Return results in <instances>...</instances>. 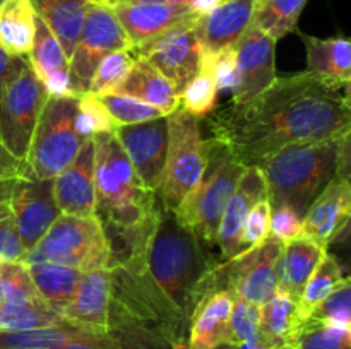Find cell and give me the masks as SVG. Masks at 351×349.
<instances>
[{
	"instance_id": "52a82bcc",
	"label": "cell",
	"mask_w": 351,
	"mask_h": 349,
	"mask_svg": "<svg viewBox=\"0 0 351 349\" xmlns=\"http://www.w3.org/2000/svg\"><path fill=\"white\" fill-rule=\"evenodd\" d=\"M21 262L26 266L50 262L82 272L108 267V245L101 222L96 216L60 214Z\"/></svg>"
},
{
	"instance_id": "6da1fadb",
	"label": "cell",
	"mask_w": 351,
	"mask_h": 349,
	"mask_svg": "<svg viewBox=\"0 0 351 349\" xmlns=\"http://www.w3.org/2000/svg\"><path fill=\"white\" fill-rule=\"evenodd\" d=\"M209 127L240 164L259 166L283 147L348 133L350 98L311 72H298L276 77L243 105L230 103L209 116Z\"/></svg>"
},
{
	"instance_id": "7402d4cb",
	"label": "cell",
	"mask_w": 351,
	"mask_h": 349,
	"mask_svg": "<svg viewBox=\"0 0 351 349\" xmlns=\"http://www.w3.org/2000/svg\"><path fill=\"white\" fill-rule=\"evenodd\" d=\"M110 287L112 279L108 267L82 272L74 298L62 310V320L91 331L108 332Z\"/></svg>"
},
{
	"instance_id": "3957f363",
	"label": "cell",
	"mask_w": 351,
	"mask_h": 349,
	"mask_svg": "<svg viewBox=\"0 0 351 349\" xmlns=\"http://www.w3.org/2000/svg\"><path fill=\"white\" fill-rule=\"evenodd\" d=\"M348 161L350 132L280 149L259 164L271 209L288 207L304 218L336 174L350 178Z\"/></svg>"
},
{
	"instance_id": "836d02e7",
	"label": "cell",
	"mask_w": 351,
	"mask_h": 349,
	"mask_svg": "<svg viewBox=\"0 0 351 349\" xmlns=\"http://www.w3.org/2000/svg\"><path fill=\"white\" fill-rule=\"evenodd\" d=\"M343 277H345V269L339 263V260L335 255L326 253L312 272L311 279L305 284L300 300L297 301L302 317L305 320L311 315V311L338 286Z\"/></svg>"
},
{
	"instance_id": "1f68e13d",
	"label": "cell",
	"mask_w": 351,
	"mask_h": 349,
	"mask_svg": "<svg viewBox=\"0 0 351 349\" xmlns=\"http://www.w3.org/2000/svg\"><path fill=\"white\" fill-rule=\"evenodd\" d=\"M219 92V70L218 57L204 55L202 64L195 77L189 82L187 88L180 94V108L191 115L201 116L209 115L215 109L216 98Z\"/></svg>"
},
{
	"instance_id": "d6a6232c",
	"label": "cell",
	"mask_w": 351,
	"mask_h": 349,
	"mask_svg": "<svg viewBox=\"0 0 351 349\" xmlns=\"http://www.w3.org/2000/svg\"><path fill=\"white\" fill-rule=\"evenodd\" d=\"M307 0H257L252 24L278 40L297 31L298 19Z\"/></svg>"
},
{
	"instance_id": "f6af8a7d",
	"label": "cell",
	"mask_w": 351,
	"mask_h": 349,
	"mask_svg": "<svg viewBox=\"0 0 351 349\" xmlns=\"http://www.w3.org/2000/svg\"><path fill=\"white\" fill-rule=\"evenodd\" d=\"M24 257V248L21 245L19 233L16 229L12 212L0 219V263L21 262Z\"/></svg>"
},
{
	"instance_id": "cb8c5ba5",
	"label": "cell",
	"mask_w": 351,
	"mask_h": 349,
	"mask_svg": "<svg viewBox=\"0 0 351 349\" xmlns=\"http://www.w3.org/2000/svg\"><path fill=\"white\" fill-rule=\"evenodd\" d=\"M307 50V72L336 89L348 88L351 79V43L346 38H321L298 33Z\"/></svg>"
},
{
	"instance_id": "484cf974",
	"label": "cell",
	"mask_w": 351,
	"mask_h": 349,
	"mask_svg": "<svg viewBox=\"0 0 351 349\" xmlns=\"http://www.w3.org/2000/svg\"><path fill=\"white\" fill-rule=\"evenodd\" d=\"M112 92L147 103V105L161 109L165 115H170L180 106V96L170 84V81L153 65L147 64L144 58L136 57L134 64L127 70L125 77Z\"/></svg>"
},
{
	"instance_id": "7bdbcfd3",
	"label": "cell",
	"mask_w": 351,
	"mask_h": 349,
	"mask_svg": "<svg viewBox=\"0 0 351 349\" xmlns=\"http://www.w3.org/2000/svg\"><path fill=\"white\" fill-rule=\"evenodd\" d=\"M271 235V205L267 198H263L250 209L249 216L242 226V252L252 246L261 245Z\"/></svg>"
},
{
	"instance_id": "f5cc1de1",
	"label": "cell",
	"mask_w": 351,
	"mask_h": 349,
	"mask_svg": "<svg viewBox=\"0 0 351 349\" xmlns=\"http://www.w3.org/2000/svg\"><path fill=\"white\" fill-rule=\"evenodd\" d=\"M221 2H226V0H213V3H215V5L216 3H221Z\"/></svg>"
},
{
	"instance_id": "681fc988",
	"label": "cell",
	"mask_w": 351,
	"mask_h": 349,
	"mask_svg": "<svg viewBox=\"0 0 351 349\" xmlns=\"http://www.w3.org/2000/svg\"><path fill=\"white\" fill-rule=\"evenodd\" d=\"M16 178H3L0 180V219L10 214V197H12V188L16 183Z\"/></svg>"
},
{
	"instance_id": "bcb514c9",
	"label": "cell",
	"mask_w": 351,
	"mask_h": 349,
	"mask_svg": "<svg viewBox=\"0 0 351 349\" xmlns=\"http://www.w3.org/2000/svg\"><path fill=\"white\" fill-rule=\"evenodd\" d=\"M26 64L27 57H16V55H10L0 47V88H2L3 84H7L12 77H16V75L23 70V67Z\"/></svg>"
},
{
	"instance_id": "4dcf8cb0",
	"label": "cell",
	"mask_w": 351,
	"mask_h": 349,
	"mask_svg": "<svg viewBox=\"0 0 351 349\" xmlns=\"http://www.w3.org/2000/svg\"><path fill=\"white\" fill-rule=\"evenodd\" d=\"M34 14L29 0L0 2V47L16 57H27L34 38Z\"/></svg>"
},
{
	"instance_id": "d6986e66",
	"label": "cell",
	"mask_w": 351,
	"mask_h": 349,
	"mask_svg": "<svg viewBox=\"0 0 351 349\" xmlns=\"http://www.w3.org/2000/svg\"><path fill=\"white\" fill-rule=\"evenodd\" d=\"M53 195L62 214L95 216V144L88 139L67 168L53 178Z\"/></svg>"
},
{
	"instance_id": "f907efd6",
	"label": "cell",
	"mask_w": 351,
	"mask_h": 349,
	"mask_svg": "<svg viewBox=\"0 0 351 349\" xmlns=\"http://www.w3.org/2000/svg\"><path fill=\"white\" fill-rule=\"evenodd\" d=\"M146 2H160V3H171V5H194L197 9H201L202 12H206L208 9H211L215 3L213 0H146Z\"/></svg>"
},
{
	"instance_id": "277c9868",
	"label": "cell",
	"mask_w": 351,
	"mask_h": 349,
	"mask_svg": "<svg viewBox=\"0 0 351 349\" xmlns=\"http://www.w3.org/2000/svg\"><path fill=\"white\" fill-rule=\"evenodd\" d=\"M95 144V216L101 226H132L151 218L158 197L130 164L113 132L93 135Z\"/></svg>"
},
{
	"instance_id": "60d3db41",
	"label": "cell",
	"mask_w": 351,
	"mask_h": 349,
	"mask_svg": "<svg viewBox=\"0 0 351 349\" xmlns=\"http://www.w3.org/2000/svg\"><path fill=\"white\" fill-rule=\"evenodd\" d=\"M259 315V307L235 298L230 317V342L237 346L261 344Z\"/></svg>"
},
{
	"instance_id": "f546056e",
	"label": "cell",
	"mask_w": 351,
	"mask_h": 349,
	"mask_svg": "<svg viewBox=\"0 0 351 349\" xmlns=\"http://www.w3.org/2000/svg\"><path fill=\"white\" fill-rule=\"evenodd\" d=\"M27 270L41 300L60 315L74 298L82 270L50 262L27 263Z\"/></svg>"
},
{
	"instance_id": "7c38bea8",
	"label": "cell",
	"mask_w": 351,
	"mask_h": 349,
	"mask_svg": "<svg viewBox=\"0 0 351 349\" xmlns=\"http://www.w3.org/2000/svg\"><path fill=\"white\" fill-rule=\"evenodd\" d=\"M276 41L250 24L233 47L232 105H243L276 81Z\"/></svg>"
},
{
	"instance_id": "816d5d0a",
	"label": "cell",
	"mask_w": 351,
	"mask_h": 349,
	"mask_svg": "<svg viewBox=\"0 0 351 349\" xmlns=\"http://www.w3.org/2000/svg\"><path fill=\"white\" fill-rule=\"evenodd\" d=\"M211 349H239V346L233 344V342H221V344L215 346V348Z\"/></svg>"
},
{
	"instance_id": "83f0119b",
	"label": "cell",
	"mask_w": 351,
	"mask_h": 349,
	"mask_svg": "<svg viewBox=\"0 0 351 349\" xmlns=\"http://www.w3.org/2000/svg\"><path fill=\"white\" fill-rule=\"evenodd\" d=\"M34 14L47 24L71 60L89 0H29Z\"/></svg>"
},
{
	"instance_id": "d590c367",
	"label": "cell",
	"mask_w": 351,
	"mask_h": 349,
	"mask_svg": "<svg viewBox=\"0 0 351 349\" xmlns=\"http://www.w3.org/2000/svg\"><path fill=\"white\" fill-rule=\"evenodd\" d=\"M281 349H351V328L305 320Z\"/></svg>"
},
{
	"instance_id": "d4e9b609",
	"label": "cell",
	"mask_w": 351,
	"mask_h": 349,
	"mask_svg": "<svg viewBox=\"0 0 351 349\" xmlns=\"http://www.w3.org/2000/svg\"><path fill=\"white\" fill-rule=\"evenodd\" d=\"M324 255V246L305 235L285 242L278 259V291L295 301L300 300L305 284Z\"/></svg>"
},
{
	"instance_id": "7a4b0ae2",
	"label": "cell",
	"mask_w": 351,
	"mask_h": 349,
	"mask_svg": "<svg viewBox=\"0 0 351 349\" xmlns=\"http://www.w3.org/2000/svg\"><path fill=\"white\" fill-rule=\"evenodd\" d=\"M201 236L158 202V219L146 257V270L167 300L191 317L218 263L209 259Z\"/></svg>"
},
{
	"instance_id": "e575fe53",
	"label": "cell",
	"mask_w": 351,
	"mask_h": 349,
	"mask_svg": "<svg viewBox=\"0 0 351 349\" xmlns=\"http://www.w3.org/2000/svg\"><path fill=\"white\" fill-rule=\"evenodd\" d=\"M62 317L45 301L26 305L0 303V331H27L62 324Z\"/></svg>"
},
{
	"instance_id": "db71d44e",
	"label": "cell",
	"mask_w": 351,
	"mask_h": 349,
	"mask_svg": "<svg viewBox=\"0 0 351 349\" xmlns=\"http://www.w3.org/2000/svg\"><path fill=\"white\" fill-rule=\"evenodd\" d=\"M0 2H2V0H0Z\"/></svg>"
},
{
	"instance_id": "ba28073f",
	"label": "cell",
	"mask_w": 351,
	"mask_h": 349,
	"mask_svg": "<svg viewBox=\"0 0 351 349\" xmlns=\"http://www.w3.org/2000/svg\"><path fill=\"white\" fill-rule=\"evenodd\" d=\"M167 118L168 151L156 197L163 207L177 211L204 171L206 140L201 135L197 116L180 106Z\"/></svg>"
},
{
	"instance_id": "603a6c76",
	"label": "cell",
	"mask_w": 351,
	"mask_h": 349,
	"mask_svg": "<svg viewBox=\"0 0 351 349\" xmlns=\"http://www.w3.org/2000/svg\"><path fill=\"white\" fill-rule=\"evenodd\" d=\"M27 62L50 94H71L69 58L53 33L38 16L34 19L33 47L27 53Z\"/></svg>"
},
{
	"instance_id": "9c48e42d",
	"label": "cell",
	"mask_w": 351,
	"mask_h": 349,
	"mask_svg": "<svg viewBox=\"0 0 351 349\" xmlns=\"http://www.w3.org/2000/svg\"><path fill=\"white\" fill-rule=\"evenodd\" d=\"M120 50H130V44L110 0H89L77 43L69 60L71 94L77 98L88 94L93 75L103 58Z\"/></svg>"
},
{
	"instance_id": "e0dca14e",
	"label": "cell",
	"mask_w": 351,
	"mask_h": 349,
	"mask_svg": "<svg viewBox=\"0 0 351 349\" xmlns=\"http://www.w3.org/2000/svg\"><path fill=\"white\" fill-rule=\"evenodd\" d=\"M257 0H226L201 14L195 31L204 55H221L232 50L254 21Z\"/></svg>"
},
{
	"instance_id": "8fae6325",
	"label": "cell",
	"mask_w": 351,
	"mask_h": 349,
	"mask_svg": "<svg viewBox=\"0 0 351 349\" xmlns=\"http://www.w3.org/2000/svg\"><path fill=\"white\" fill-rule=\"evenodd\" d=\"M48 96L50 92L29 62L0 88V140L23 163Z\"/></svg>"
},
{
	"instance_id": "ffe728a7",
	"label": "cell",
	"mask_w": 351,
	"mask_h": 349,
	"mask_svg": "<svg viewBox=\"0 0 351 349\" xmlns=\"http://www.w3.org/2000/svg\"><path fill=\"white\" fill-rule=\"evenodd\" d=\"M263 198H266V181L263 171L259 166H245L219 221L216 246H219L223 262L242 252V226L250 209Z\"/></svg>"
},
{
	"instance_id": "ee69618b",
	"label": "cell",
	"mask_w": 351,
	"mask_h": 349,
	"mask_svg": "<svg viewBox=\"0 0 351 349\" xmlns=\"http://www.w3.org/2000/svg\"><path fill=\"white\" fill-rule=\"evenodd\" d=\"M302 235V218L297 212L288 207L271 209V236L285 243Z\"/></svg>"
},
{
	"instance_id": "b9f144b4",
	"label": "cell",
	"mask_w": 351,
	"mask_h": 349,
	"mask_svg": "<svg viewBox=\"0 0 351 349\" xmlns=\"http://www.w3.org/2000/svg\"><path fill=\"white\" fill-rule=\"evenodd\" d=\"M77 123L81 132L89 139L96 133L115 132V129L119 127L108 115L98 96L91 94V92L79 96Z\"/></svg>"
},
{
	"instance_id": "2e32d148",
	"label": "cell",
	"mask_w": 351,
	"mask_h": 349,
	"mask_svg": "<svg viewBox=\"0 0 351 349\" xmlns=\"http://www.w3.org/2000/svg\"><path fill=\"white\" fill-rule=\"evenodd\" d=\"M167 116L149 120V122L134 123V125H119L113 132L136 173L154 194L160 188L165 161H167Z\"/></svg>"
},
{
	"instance_id": "5b68a950",
	"label": "cell",
	"mask_w": 351,
	"mask_h": 349,
	"mask_svg": "<svg viewBox=\"0 0 351 349\" xmlns=\"http://www.w3.org/2000/svg\"><path fill=\"white\" fill-rule=\"evenodd\" d=\"M245 166L218 139L206 140V166L194 190L184 198L175 214L191 226L208 246H215L223 211L235 192Z\"/></svg>"
},
{
	"instance_id": "4316f807",
	"label": "cell",
	"mask_w": 351,
	"mask_h": 349,
	"mask_svg": "<svg viewBox=\"0 0 351 349\" xmlns=\"http://www.w3.org/2000/svg\"><path fill=\"white\" fill-rule=\"evenodd\" d=\"M304 322L305 318L302 317L297 301L288 294L276 291L273 298L261 307V344L267 349L285 348Z\"/></svg>"
},
{
	"instance_id": "4fadbf2b",
	"label": "cell",
	"mask_w": 351,
	"mask_h": 349,
	"mask_svg": "<svg viewBox=\"0 0 351 349\" xmlns=\"http://www.w3.org/2000/svg\"><path fill=\"white\" fill-rule=\"evenodd\" d=\"M110 5L129 40L130 51L147 47L184 24L195 23L202 14L194 5H171L146 0H110Z\"/></svg>"
},
{
	"instance_id": "8d00e7d4",
	"label": "cell",
	"mask_w": 351,
	"mask_h": 349,
	"mask_svg": "<svg viewBox=\"0 0 351 349\" xmlns=\"http://www.w3.org/2000/svg\"><path fill=\"white\" fill-rule=\"evenodd\" d=\"M307 320L351 328V281L348 276L343 277L338 286L311 311Z\"/></svg>"
},
{
	"instance_id": "ac0fdd59",
	"label": "cell",
	"mask_w": 351,
	"mask_h": 349,
	"mask_svg": "<svg viewBox=\"0 0 351 349\" xmlns=\"http://www.w3.org/2000/svg\"><path fill=\"white\" fill-rule=\"evenodd\" d=\"M351 216L350 178L336 174L315 197L302 218V231L321 246L328 248L348 226Z\"/></svg>"
},
{
	"instance_id": "30bf717a",
	"label": "cell",
	"mask_w": 351,
	"mask_h": 349,
	"mask_svg": "<svg viewBox=\"0 0 351 349\" xmlns=\"http://www.w3.org/2000/svg\"><path fill=\"white\" fill-rule=\"evenodd\" d=\"M283 242L267 236L261 245L247 248L216 266L208 284L223 287L235 298L256 307H263L278 291V259Z\"/></svg>"
},
{
	"instance_id": "44dd1931",
	"label": "cell",
	"mask_w": 351,
	"mask_h": 349,
	"mask_svg": "<svg viewBox=\"0 0 351 349\" xmlns=\"http://www.w3.org/2000/svg\"><path fill=\"white\" fill-rule=\"evenodd\" d=\"M235 294L208 284L191 313V334L187 349H211L230 342V317Z\"/></svg>"
},
{
	"instance_id": "9a60e30c",
	"label": "cell",
	"mask_w": 351,
	"mask_h": 349,
	"mask_svg": "<svg viewBox=\"0 0 351 349\" xmlns=\"http://www.w3.org/2000/svg\"><path fill=\"white\" fill-rule=\"evenodd\" d=\"M10 212L24 253L29 252L62 214L55 202L53 178H34L21 173L12 188Z\"/></svg>"
},
{
	"instance_id": "c3c4849f",
	"label": "cell",
	"mask_w": 351,
	"mask_h": 349,
	"mask_svg": "<svg viewBox=\"0 0 351 349\" xmlns=\"http://www.w3.org/2000/svg\"><path fill=\"white\" fill-rule=\"evenodd\" d=\"M23 161L17 159L16 156L9 153L3 142L0 140V180L3 178H14L19 177L21 171H23Z\"/></svg>"
},
{
	"instance_id": "f35d334b",
	"label": "cell",
	"mask_w": 351,
	"mask_h": 349,
	"mask_svg": "<svg viewBox=\"0 0 351 349\" xmlns=\"http://www.w3.org/2000/svg\"><path fill=\"white\" fill-rule=\"evenodd\" d=\"M98 99L117 125H134V123L149 122V120L167 116L161 109L129 98V96L106 92V94H99Z\"/></svg>"
},
{
	"instance_id": "74e56055",
	"label": "cell",
	"mask_w": 351,
	"mask_h": 349,
	"mask_svg": "<svg viewBox=\"0 0 351 349\" xmlns=\"http://www.w3.org/2000/svg\"><path fill=\"white\" fill-rule=\"evenodd\" d=\"M0 274H2L0 303L26 305L43 301L38 294L36 287H34L26 263H0Z\"/></svg>"
},
{
	"instance_id": "8992f818",
	"label": "cell",
	"mask_w": 351,
	"mask_h": 349,
	"mask_svg": "<svg viewBox=\"0 0 351 349\" xmlns=\"http://www.w3.org/2000/svg\"><path fill=\"white\" fill-rule=\"evenodd\" d=\"M77 116V96H48L21 173L34 178H55L67 168L89 139L79 129Z\"/></svg>"
},
{
	"instance_id": "f1b7e54d",
	"label": "cell",
	"mask_w": 351,
	"mask_h": 349,
	"mask_svg": "<svg viewBox=\"0 0 351 349\" xmlns=\"http://www.w3.org/2000/svg\"><path fill=\"white\" fill-rule=\"evenodd\" d=\"M99 334L106 332L91 331L69 322L27 331H0V349H62L72 342Z\"/></svg>"
},
{
	"instance_id": "5bb4252c",
	"label": "cell",
	"mask_w": 351,
	"mask_h": 349,
	"mask_svg": "<svg viewBox=\"0 0 351 349\" xmlns=\"http://www.w3.org/2000/svg\"><path fill=\"white\" fill-rule=\"evenodd\" d=\"M195 23L184 24L165 36L158 38L147 47L130 51L134 57L144 58L147 64L161 72L170 81L178 96L195 77L201 68L202 57H204L197 31H195Z\"/></svg>"
},
{
	"instance_id": "7dc6e473",
	"label": "cell",
	"mask_w": 351,
	"mask_h": 349,
	"mask_svg": "<svg viewBox=\"0 0 351 349\" xmlns=\"http://www.w3.org/2000/svg\"><path fill=\"white\" fill-rule=\"evenodd\" d=\"M62 349H120V348H119V341H117L110 332H106V334H99L96 335V337L75 341Z\"/></svg>"
},
{
	"instance_id": "ab89813d",
	"label": "cell",
	"mask_w": 351,
	"mask_h": 349,
	"mask_svg": "<svg viewBox=\"0 0 351 349\" xmlns=\"http://www.w3.org/2000/svg\"><path fill=\"white\" fill-rule=\"evenodd\" d=\"M134 60H136V57L130 53V50L115 51V53L103 58L101 64L96 68L95 75H93L89 92L96 96L112 92L120 84V81L125 77L127 70L134 64Z\"/></svg>"
}]
</instances>
